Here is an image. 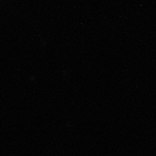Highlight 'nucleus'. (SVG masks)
Returning a JSON list of instances; mask_svg holds the SVG:
<instances>
[]
</instances>
